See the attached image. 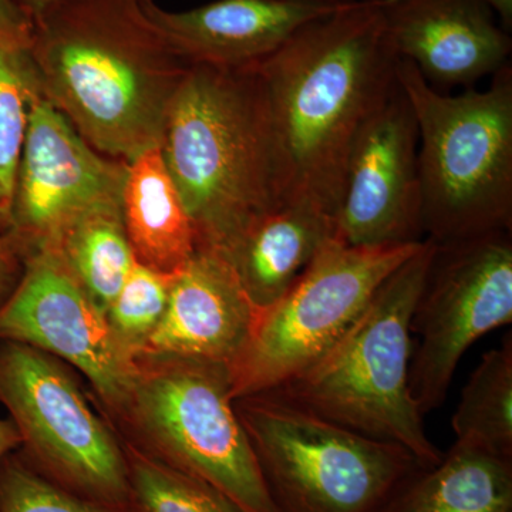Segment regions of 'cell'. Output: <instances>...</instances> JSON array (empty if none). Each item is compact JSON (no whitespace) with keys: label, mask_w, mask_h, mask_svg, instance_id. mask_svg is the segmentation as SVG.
<instances>
[{"label":"cell","mask_w":512,"mask_h":512,"mask_svg":"<svg viewBox=\"0 0 512 512\" xmlns=\"http://www.w3.org/2000/svg\"><path fill=\"white\" fill-rule=\"evenodd\" d=\"M384 0L352 3L302 26L254 66L264 90L276 205L301 204L335 224L350 151L396 83Z\"/></svg>","instance_id":"1"},{"label":"cell","mask_w":512,"mask_h":512,"mask_svg":"<svg viewBox=\"0 0 512 512\" xmlns=\"http://www.w3.org/2000/svg\"><path fill=\"white\" fill-rule=\"evenodd\" d=\"M40 93L103 156L130 163L160 146L190 64L144 0H60L30 18Z\"/></svg>","instance_id":"2"},{"label":"cell","mask_w":512,"mask_h":512,"mask_svg":"<svg viewBox=\"0 0 512 512\" xmlns=\"http://www.w3.org/2000/svg\"><path fill=\"white\" fill-rule=\"evenodd\" d=\"M158 147L190 215L197 248L224 251L275 207L271 130L254 67H188Z\"/></svg>","instance_id":"3"},{"label":"cell","mask_w":512,"mask_h":512,"mask_svg":"<svg viewBox=\"0 0 512 512\" xmlns=\"http://www.w3.org/2000/svg\"><path fill=\"white\" fill-rule=\"evenodd\" d=\"M436 244L430 239L377 289L362 315L319 360L271 392L372 439L400 444L423 466L431 443L410 392L412 318Z\"/></svg>","instance_id":"4"},{"label":"cell","mask_w":512,"mask_h":512,"mask_svg":"<svg viewBox=\"0 0 512 512\" xmlns=\"http://www.w3.org/2000/svg\"><path fill=\"white\" fill-rule=\"evenodd\" d=\"M396 79L419 128L424 238L448 244L511 231V64L484 92L458 96L433 89L400 57Z\"/></svg>","instance_id":"5"},{"label":"cell","mask_w":512,"mask_h":512,"mask_svg":"<svg viewBox=\"0 0 512 512\" xmlns=\"http://www.w3.org/2000/svg\"><path fill=\"white\" fill-rule=\"evenodd\" d=\"M110 424L121 440L212 485L242 511L278 512L235 410L228 366L140 357Z\"/></svg>","instance_id":"6"},{"label":"cell","mask_w":512,"mask_h":512,"mask_svg":"<svg viewBox=\"0 0 512 512\" xmlns=\"http://www.w3.org/2000/svg\"><path fill=\"white\" fill-rule=\"evenodd\" d=\"M278 512H382L423 464L275 393L234 400Z\"/></svg>","instance_id":"7"},{"label":"cell","mask_w":512,"mask_h":512,"mask_svg":"<svg viewBox=\"0 0 512 512\" xmlns=\"http://www.w3.org/2000/svg\"><path fill=\"white\" fill-rule=\"evenodd\" d=\"M0 406L18 430L19 456L40 476L87 500L130 505L123 441L73 367L0 339Z\"/></svg>","instance_id":"8"},{"label":"cell","mask_w":512,"mask_h":512,"mask_svg":"<svg viewBox=\"0 0 512 512\" xmlns=\"http://www.w3.org/2000/svg\"><path fill=\"white\" fill-rule=\"evenodd\" d=\"M423 242L350 247L328 239L285 295L256 313L247 345L229 366L232 399L271 392L312 366Z\"/></svg>","instance_id":"9"},{"label":"cell","mask_w":512,"mask_h":512,"mask_svg":"<svg viewBox=\"0 0 512 512\" xmlns=\"http://www.w3.org/2000/svg\"><path fill=\"white\" fill-rule=\"evenodd\" d=\"M511 320V231L436 244L412 318L420 345L410 363V392L421 416L446 402L468 348Z\"/></svg>","instance_id":"10"},{"label":"cell","mask_w":512,"mask_h":512,"mask_svg":"<svg viewBox=\"0 0 512 512\" xmlns=\"http://www.w3.org/2000/svg\"><path fill=\"white\" fill-rule=\"evenodd\" d=\"M0 339L25 343L73 367L109 423L123 406L136 362L117 348L104 312L55 249L26 258L18 288L0 309Z\"/></svg>","instance_id":"11"},{"label":"cell","mask_w":512,"mask_h":512,"mask_svg":"<svg viewBox=\"0 0 512 512\" xmlns=\"http://www.w3.org/2000/svg\"><path fill=\"white\" fill-rule=\"evenodd\" d=\"M127 168L126 161L94 150L39 90L30 107L10 237L28 258L52 247L84 215L121 208Z\"/></svg>","instance_id":"12"},{"label":"cell","mask_w":512,"mask_h":512,"mask_svg":"<svg viewBox=\"0 0 512 512\" xmlns=\"http://www.w3.org/2000/svg\"><path fill=\"white\" fill-rule=\"evenodd\" d=\"M335 238L350 247L426 241L421 208L419 128L399 82L377 104L350 151Z\"/></svg>","instance_id":"13"},{"label":"cell","mask_w":512,"mask_h":512,"mask_svg":"<svg viewBox=\"0 0 512 512\" xmlns=\"http://www.w3.org/2000/svg\"><path fill=\"white\" fill-rule=\"evenodd\" d=\"M387 35L429 86L470 89L510 64V33L480 0H384Z\"/></svg>","instance_id":"14"},{"label":"cell","mask_w":512,"mask_h":512,"mask_svg":"<svg viewBox=\"0 0 512 512\" xmlns=\"http://www.w3.org/2000/svg\"><path fill=\"white\" fill-rule=\"evenodd\" d=\"M348 5L215 0L184 12H168L156 0H144L147 15L185 63L222 69L256 66L281 49L302 26Z\"/></svg>","instance_id":"15"},{"label":"cell","mask_w":512,"mask_h":512,"mask_svg":"<svg viewBox=\"0 0 512 512\" xmlns=\"http://www.w3.org/2000/svg\"><path fill=\"white\" fill-rule=\"evenodd\" d=\"M256 311L217 251L195 249L175 274L164 318L137 357H183L231 366L247 345Z\"/></svg>","instance_id":"16"},{"label":"cell","mask_w":512,"mask_h":512,"mask_svg":"<svg viewBox=\"0 0 512 512\" xmlns=\"http://www.w3.org/2000/svg\"><path fill=\"white\" fill-rule=\"evenodd\" d=\"M335 237V224L308 205H275L256 218L224 251L256 313L278 302L313 256Z\"/></svg>","instance_id":"17"},{"label":"cell","mask_w":512,"mask_h":512,"mask_svg":"<svg viewBox=\"0 0 512 512\" xmlns=\"http://www.w3.org/2000/svg\"><path fill=\"white\" fill-rule=\"evenodd\" d=\"M121 212L140 264L174 275L194 255V227L160 147L150 148L128 163Z\"/></svg>","instance_id":"18"},{"label":"cell","mask_w":512,"mask_h":512,"mask_svg":"<svg viewBox=\"0 0 512 512\" xmlns=\"http://www.w3.org/2000/svg\"><path fill=\"white\" fill-rule=\"evenodd\" d=\"M382 512H512V458L457 441Z\"/></svg>","instance_id":"19"},{"label":"cell","mask_w":512,"mask_h":512,"mask_svg":"<svg viewBox=\"0 0 512 512\" xmlns=\"http://www.w3.org/2000/svg\"><path fill=\"white\" fill-rule=\"evenodd\" d=\"M87 295L106 312L136 262L121 208L84 215L52 247Z\"/></svg>","instance_id":"20"},{"label":"cell","mask_w":512,"mask_h":512,"mask_svg":"<svg viewBox=\"0 0 512 512\" xmlns=\"http://www.w3.org/2000/svg\"><path fill=\"white\" fill-rule=\"evenodd\" d=\"M457 441L512 458V338L481 357L451 420Z\"/></svg>","instance_id":"21"},{"label":"cell","mask_w":512,"mask_h":512,"mask_svg":"<svg viewBox=\"0 0 512 512\" xmlns=\"http://www.w3.org/2000/svg\"><path fill=\"white\" fill-rule=\"evenodd\" d=\"M39 83L29 47L0 39V234L13 225L20 158Z\"/></svg>","instance_id":"22"},{"label":"cell","mask_w":512,"mask_h":512,"mask_svg":"<svg viewBox=\"0 0 512 512\" xmlns=\"http://www.w3.org/2000/svg\"><path fill=\"white\" fill-rule=\"evenodd\" d=\"M123 447L134 512H244L200 478L175 470L126 441Z\"/></svg>","instance_id":"23"},{"label":"cell","mask_w":512,"mask_h":512,"mask_svg":"<svg viewBox=\"0 0 512 512\" xmlns=\"http://www.w3.org/2000/svg\"><path fill=\"white\" fill-rule=\"evenodd\" d=\"M174 278L175 274H161L136 261L104 312L111 338L131 362H136L160 326Z\"/></svg>","instance_id":"24"},{"label":"cell","mask_w":512,"mask_h":512,"mask_svg":"<svg viewBox=\"0 0 512 512\" xmlns=\"http://www.w3.org/2000/svg\"><path fill=\"white\" fill-rule=\"evenodd\" d=\"M0 512H134L64 490L28 466L18 450L0 460Z\"/></svg>","instance_id":"25"},{"label":"cell","mask_w":512,"mask_h":512,"mask_svg":"<svg viewBox=\"0 0 512 512\" xmlns=\"http://www.w3.org/2000/svg\"><path fill=\"white\" fill-rule=\"evenodd\" d=\"M25 266L26 256L15 239L0 234V309L18 288Z\"/></svg>","instance_id":"26"},{"label":"cell","mask_w":512,"mask_h":512,"mask_svg":"<svg viewBox=\"0 0 512 512\" xmlns=\"http://www.w3.org/2000/svg\"><path fill=\"white\" fill-rule=\"evenodd\" d=\"M32 22L15 0H0V39L29 46Z\"/></svg>","instance_id":"27"},{"label":"cell","mask_w":512,"mask_h":512,"mask_svg":"<svg viewBox=\"0 0 512 512\" xmlns=\"http://www.w3.org/2000/svg\"><path fill=\"white\" fill-rule=\"evenodd\" d=\"M20 447V436L9 417H0V460Z\"/></svg>","instance_id":"28"},{"label":"cell","mask_w":512,"mask_h":512,"mask_svg":"<svg viewBox=\"0 0 512 512\" xmlns=\"http://www.w3.org/2000/svg\"><path fill=\"white\" fill-rule=\"evenodd\" d=\"M500 20L501 28L510 33L512 29V0H480Z\"/></svg>","instance_id":"29"},{"label":"cell","mask_w":512,"mask_h":512,"mask_svg":"<svg viewBox=\"0 0 512 512\" xmlns=\"http://www.w3.org/2000/svg\"><path fill=\"white\" fill-rule=\"evenodd\" d=\"M20 6V9L32 18L36 13L42 12L43 9L49 8V6L55 5L60 0H15Z\"/></svg>","instance_id":"30"},{"label":"cell","mask_w":512,"mask_h":512,"mask_svg":"<svg viewBox=\"0 0 512 512\" xmlns=\"http://www.w3.org/2000/svg\"><path fill=\"white\" fill-rule=\"evenodd\" d=\"M296 2L326 3V5H348V3L369 2V0H296Z\"/></svg>","instance_id":"31"}]
</instances>
